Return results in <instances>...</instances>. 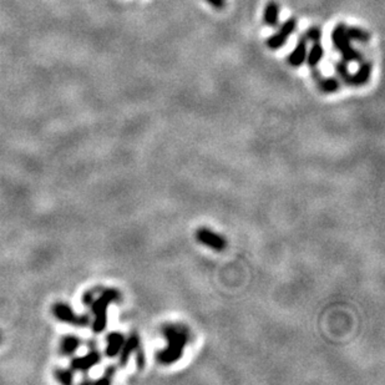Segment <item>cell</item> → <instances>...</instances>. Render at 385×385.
<instances>
[{"label": "cell", "mask_w": 385, "mask_h": 385, "mask_svg": "<svg viewBox=\"0 0 385 385\" xmlns=\"http://www.w3.org/2000/svg\"><path fill=\"white\" fill-rule=\"evenodd\" d=\"M81 345V340L76 335L66 334L61 338L60 340V353L65 357L72 355L78 351L79 346Z\"/></svg>", "instance_id": "obj_8"}, {"label": "cell", "mask_w": 385, "mask_h": 385, "mask_svg": "<svg viewBox=\"0 0 385 385\" xmlns=\"http://www.w3.org/2000/svg\"><path fill=\"white\" fill-rule=\"evenodd\" d=\"M119 298V292L115 289H106L101 293L96 300H93L90 304L91 311L94 314L93 330L95 333H101L106 327V311L108 304Z\"/></svg>", "instance_id": "obj_1"}, {"label": "cell", "mask_w": 385, "mask_h": 385, "mask_svg": "<svg viewBox=\"0 0 385 385\" xmlns=\"http://www.w3.org/2000/svg\"><path fill=\"white\" fill-rule=\"evenodd\" d=\"M124 345V337L120 333H110L107 335V346H106V353L107 357L112 358L116 357L119 354V352L121 351Z\"/></svg>", "instance_id": "obj_11"}, {"label": "cell", "mask_w": 385, "mask_h": 385, "mask_svg": "<svg viewBox=\"0 0 385 385\" xmlns=\"http://www.w3.org/2000/svg\"><path fill=\"white\" fill-rule=\"evenodd\" d=\"M304 36L307 37V40H311V42H316V40H321V36H322V32H321V29L319 28H311L309 30L305 32Z\"/></svg>", "instance_id": "obj_16"}, {"label": "cell", "mask_w": 385, "mask_h": 385, "mask_svg": "<svg viewBox=\"0 0 385 385\" xmlns=\"http://www.w3.org/2000/svg\"><path fill=\"white\" fill-rule=\"evenodd\" d=\"M295 28H297V21H295V19L291 18L284 21L281 28H279V30L267 39L268 48L272 49V50L281 49L286 44V42L288 40V37L291 36L292 32L295 30Z\"/></svg>", "instance_id": "obj_5"}, {"label": "cell", "mask_w": 385, "mask_h": 385, "mask_svg": "<svg viewBox=\"0 0 385 385\" xmlns=\"http://www.w3.org/2000/svg\"><path fill=\"white\" fill-rule=\"evenodd\" d=\"M317 81L319 83V89L323 93H334V91H337L340 88V81L335 78L323 79L321 76Z\"/></svg>", "instance_id": "obj_13"}, {"label": "cell", "mask_w": 385, "mask_h": 385, "mask_svg": "<svg viewBox=\"0 0 385 385\" xmlns=\"http://www.w3.org/2000/svg\"><path fill=\"white\" fill-rule=\"evenodd\" d=\"M100 360H101V354L97 351H91L86 355H84V357L72 358L71 362H70V365H71L72 370L86 373V371L90 370L94 365H96Z\"/></svg>", "instance_id": "obj_6"}, {"label": "cell", "mask_w": 385, "mask_h": 385, "mask_svg": "<svg viewBox=\"0 0 385 385\" xmlns=\"http://www.w3.org/2000/svg\"><path fill=\"white\" fill-rule=\"evenodd\" d=\"M263 21L271 28H276L279 23V7L276 2H270L264 8Z\"/></svg>", "instance_id": "obj_10"}, {"label": "cell", "mask_w": 385, "mask_h": 385, "mask_svg": "<svg viewBox=\"0 0 385 385\" xmlns=\"http://www.w3.org/2000/svg\"><path fill=\"white\" fill-rule=\"evenodd\" d=\"M199 240L205 245L211 247V248L217 249V251L224 247V241L218 235H215L208 229H201L199 232Z\"/></svg>", "instance_id": "obj_9"}, {"label": "cell", "mask_w": 385, "mask_h": 385, "mask_svg": "<svg viewBox=\"0 0 385 385\" xmlns=\"http://www.w3.org/2000/svg\"><path fill=\"white\" fill-rule=\"evenodd\" d=\"M54 378H55L59 383L64 385L72 384V381H74L72 371L69 369H62V368H58V369L54 370Z\"/></svg>", "instance_id": "obj_14"}, {"label": "cell", "mask_w": 385, "mask_h": 385, "mask_svg": "<svg viewBox=\"0 0 385 385\" xmlns=\"http://www.w3.org/2000/svg\"><path fill=\"white\" fill-rule=\"evenodd\" d=\"M312 43H313V45H312L311 51H309V54L307 56V62L312 69H317L319 61H321L322 58H323L324 50L321 44V40H316V42H312Z\"/></svg>", "instance_id": "obj_12"}, {"label": "cell", "mask_w": 385, "mask_h": 385, "mask_svg": "<svg viewBox=\"0 0 385 385\" xmlns=\"http://www.w3.org/2000/svg\"><path fill=\"white\" fill-rule=\"evenodd\" d=\"M0 341H2V334H0Z\"/></svg>", "instance_id": "obj_18"}, {"label": "cell", "mask_w": 385, "mask_h": 385, "mask_svg": "<svg viewBox=\"0 0 385 385\" xmlns=\"http://www.w3.org/2000/svg\"><path fill=\"white\" fill-rule=\"evenodd\" d=\"M307 43L308 40L305 36H303L302 39L298 42L297 47L292 51L288 58V62L292 66L298 67L304 64L305 59H307Z\"/></svg>", "instance_id": "obj_7"}, {"label": "cell", "mask_w": 385, "mask_h": 385, "mask_svg": "<svg viewBox=\"0 0 385 385\" xmlns=\"http://www.w3.org/2000/svg\"><path fill=\"white\" fill-rule=\"evenodd\" d=\"M206 2L210 3L215 9H222L224 7V4H226L224 0H206Z\"/></svg>", "instance_id": "obj_17"}, {"label": "cell", "mask_w": 385, "mask_h": 385, "mask_svg": "<svg viewBox=\"0 0 385 385\" xmlns=\"http://www.w3.org/2000/svg\"><path fill=\"white\" fill-rule=\"evenodd\" d=\"M51 313L58 321L62 323L72 324L74 327H86L90 324V317L89 314H78L69 304L62 302L54 303L51 307Z\"/></svg>", "instance_id": "obj_4"}, {"label": "cell", "mask_w": 385, "mask_h": 385, "mask_svg": "<svg viewBox=\"0 0 385 385\" xmlns=\"http://www.w3.org/2000/svg\"><path fill=\"white\" fill-rule=\"evenodd\" d=\"M346 34H348L351 40H358V42H369L370 35L367 31L362 30L359 28H346Z\"/></svg>", "instance_id": "obj_15"}, {"label": "cell", "mask_w": 385, "mask_h": 385, "mask_svg": "<svg viewBox=\"0 0 385 385\" xmlns=\"http://www.w3.org/2000/svg\"><path fill=\"white\" fill-rule=\"evenodd\" d=\"M332 42L334 49L341 54L343 61H362L363 55L358 50L352 48L351 39L346 34V26L344 24H338L332 32Z\"/></svg>", "instance_id": "obj_2"}, {"label": "cell", "mask_w": 385, "mask_h": 385, "mask_svg": "<svg viewBox=\"0 0 385 385\" xmlns=\"http://www.w3.org/2000/svg\"><path fill=\"white\" fill-rule=\"evenodd\" d=\"M335 71H337L338 76H340L341 80L345 84L352 86H360L364 85L369 81L371 74V64L370 62H363L359 66L357 72L351 74L346 66L345 61H340L335 64Z\"/></svg>", "instance_id": "obj_3"}]
</instances>
